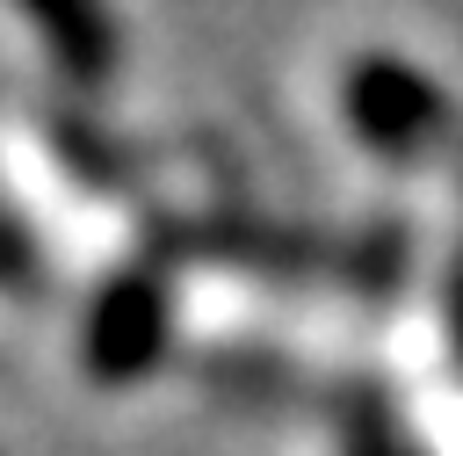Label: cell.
Returning <instances> with one entry per match:
<instances>
[{
	"label": "cell",
	"mask_w": 463,
	"mask_h": 456,
	"mask_svg": "<svg viewBox=\"0 0 463 456\" xmlns=\"http://www.w3.org/2000/svg\"><path fill=\"white\" fill-rule=\"evenodd\" d=\"M166 347V282L152 268H123L94 304H87V369L101 384H130L159 362Z\"/></svg>",
	"instance_id": "cell-2"
},
{
	"label": "cell",
	"mask_w": 463,
	"mask_h": 456,
	"mask_svg": "<svg viewBox=\"0 0 463 456\" xmlns=\"http://www.w3.org/2000/svg\"><path fill=\"white\" fill-rule=\"evenodd\" d=\"M36 29V43L51 51V65L72 87H101L116 72V22L101 0H14Z\"/></svg>",
	"instance_id": "cell-3"
},
{
	"label": "cell",
	"mask_w": 463,
	"mask_h": 456,
	"mask_svg": "<svg viewBox=\"0 0 463 456\" xmlns=\"http://www.w3.org/2000/svg\"><path fill=\"white\" fill-rule=\"evenodd\" d=\"M340 109H347V130H354L369 152H383V159H412V152L434 145V130H441L434 87H427L405 58H391V51H369V58L347 65Z\"/></svg>",
	"instance_id": "cell-1"
}]
</instances>
